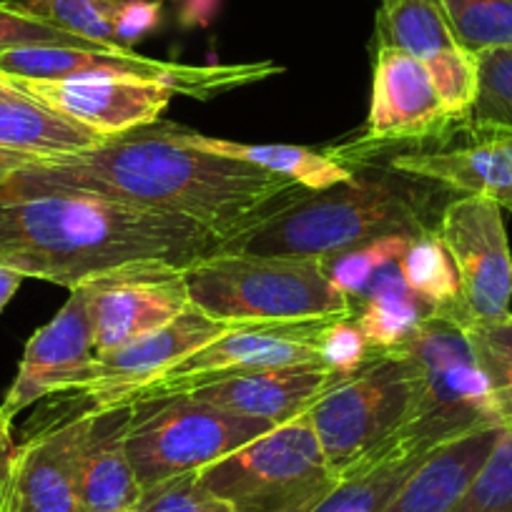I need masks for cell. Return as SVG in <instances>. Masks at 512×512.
Returning a JSON list of instances; mask_svg holds the SVG:
<instances>
[{
    "label": "cell",
    "mask_w": 512,
    "mask_h": 512,
    "mask_svg": "<svg viewBox=\"0 0 512 512\" xmlns=\"http://www.w3.org/2000/svg\"><path fill=\"white\" fill-rule=\"evenodd\" d=\"M161 21L159 0H123L121 16L116 23V38L121 48H131V43L149 36Z\"/></svg>",
    "instance_id": "37"
},
{
    "label": "cell",
    "mask_w": 512,
    "mask_h": 512,
    "mask_svg": "<svg viewBox=\"0 0 512 512\" xmlns=\"http://www.w3.org/2000/svg\"><path fill=\"white\" fill-rule=\"evenodd\" d=\"M455 126L442 106L430 71L405 51L379 46L374 51L372 98L359 139L327 151L334 161L369 159L392 146H420L445 139Z\"/></svg>",
    "instance_id": "10"
},
{
    "label": "cell",
    "mask_w": 512,
    "mask_h": 512,
    "mask_svg": "<svg viewBox=\"0 0 512 512\" xmlns=\"http://www.w3.org/2000/svg\"><path fill=\"white\" fill-rule=\"evenodd\" d=\"M445 512H512V427Z\"/></svg>",
    "instance_id": "33"
},
{
    "label": "cell",
    "mask_w": 512,
    "mask_h": 512,
    "mask_svg": "<svg viewBox=\"0 0 512 512\" xmlns=\"http://www.w3.org/2000/svg\"><path fill=\"white\" fill-rule=\"evenodd\" d=\"M427 314H432V309L407 289L400 267L392 264L359 294L352 319L372 352H392L410 339Z\"/></svg>",
    "instance_id": "24"
},
{
    "label": "cell",
    "mask_w": 512,
    "mask_h": 512,
    "mask_svg": "<svg viewBox=\"0 0 512 512\" xmlns=\"http://www.w3.org/2000/svg\"><path fill=\"white\" fill-rule=\"evenodd\" d=\"M374 354L352 317L332 319L319 337V362L342 379L354 377Z\"/></svg>",
    "instance_id": "35"
},
{
    "label": "cell",
    "mask_w": 512,
    "mask_h": 512,
    "mask_svg": "<svg viewBox=\"0 0 512 512\" xmlns=\"http://www.w3.org/2000/svg\"><path fill=\"white\" fill-rule=\"evenodd\" d=\"M505 427H485L432 450L382 512H445L480 472Z\"/></svg>",
    "instance_id": "21"
},
{
    "label": "cell",
    "mask_w": 512,
    "mask_h": 512,
    "mask_svg": "<svg viewBox=\"0 0 512 512\" xmlns=\"http://www.w3.org/2000/svg\"><path fill=\"white\" fill-rule=\"evenodd\" d=\"M8 6L53 28L101 46L121 48L116 23L123 0H6Z\"/></svg>",
    "instance_id": "28"
},
{
    "label": "cell",
    "mask_w": 512,
    "mask_h": 512,
    "mask_svg": "<svg viewBox=\"0 0 512 512\" xmlns=\"http://www.w3.org/2000/svg\"><path fill=\"white\" fill-rule=\"evenodd\" d=\"M430 452L397 437L390 447L379 450L362 467L344 475L337 490L314 512H382V507Z\"/></svg>",
    "instance_id": "25"
},
{
    "label": "cell",
    "mask_w": 512,
    "mask_h": 512,
    "mask_svg": "<svg viewBox=\"0 0 512 512\" xmlns=\"http://www.w3.org/2000/svg\"><path fill=\"white\" fill-rule=\"evenodd\" d=\"M103 136L0 81V149L36 161L86 154Z\"/></svg>",
    "instance_id": "22"
},
{
    "label": "cell",
    "mask_w": 512,
    "mask_h": 512,
    "mask_svg": "<svg viewBox=\"0 0 512 512\" xmlns=\"http://www.w3.org/2000/svg\"><path fill=\"white\" fill-rule=\"evenodd\" d=\"M374 41L405 51L425 66L460 51L442 0H379Z\"/></svg>",
    "instance_id": "26"
},
{
    "label": "cell",
    "mask_w": 512,
    "mask_h": 512,
    "mask_svg": "<svg viewBox=\"0 0 512 512\" xmlns=\"http://www.w3.org/2000/svg\"><path fill=\"white\" fill-rule=\"evenodd\" d=\"M118 512H136V510H134V507H128V510H118Z\"/></svg>",
    "instance_id": "41"
},
{
    "label": "cell",
    "mask_w": 512,
    "mask_h": 512,
    "mask_svg": "<svg viewBox=\"0 0 512 512\" xmlns=\"http://www.w3.org/2000/svg\"><path fill=\"white\" fill-rule=\"evenodd\" d=\"M18 46H66V48H111L101 43L86 41L73 33L53 28L38 18L26 16L16 11L3 0L0 3V48H18Z\"/></svg>",
    "instance_id": "36"
},
{
    "label": "cell",
    "mask_w": 512,
    "mask_h": 512,
    "mask_svg": "<svg viewBox=\"0 0 512 512\" xmlns=\"http://www.w3.org/2000/svg\"><path fill=\"white\" fill-rule=\"evenodd\" d=\"M332 319L314 322H272L236 324L206 347L196 349L154 382L144 384L118 405H146V402L179 397L201 384L214 382L224 374L246 369L294 367V364L319 362V337ZM116 407V405H113Z\"/></svg>",
    "instance_id": "11"
},
{
    "label": "cell",
    "mask_w": 512,
    "mask_h": 512,
    "mask_svg": "<svg viewBox=\"0 0 512 512\" xmlns=\"http://www.w3.org/2000/svg\"><path fill=\"white\" fill-rule=\"evenodd\" d=\"M221 244L194 221L43 184L26 169L0 181V267L26 279L76 289L126 267L189 269Z\"/></svg>",
    "instance_id": "1"
},
{
    "label": "cell",
    "mask_w": 512,
    "mask_h": 512,
    "mask_svg": "<svg viewBox=\"0 0 512 512\" xmlns=\"http://www.w3.org/2000/svg\"><path fill=\"white\" fill-rule=\"evenodd\" d=\"M33 179L111 201L179 216L229 239L302 186L259 166L189 149L174 123L108 136L86 154L26 166Z\"/></svg>",
    "instance_id": "2"
},
{
    "label": "cell",
    "mask_w": 512,
    "mask_h": 512,
    "mask_svg": "<svg viewBox=\"0 0 512 512\" xmlns=\"http://www.w3.org/2000/svg\"><path fill=\"white\" fill-rule=\"evenodd\" d=\"M505 211H510V214H512V204H507V206H505Z\"/></svg>",
    "instance_id": "42"
},
{
    "label": "cell",
    "mask_w": 512,
    "mask_h": 512,
    "mask_svg": "<svg viewBox=\"0 0 512 512\" xmlns=\"http://www.w3.org/2000/svg\"><path fill=\"white\" fill-rule=\"evenodd\" d=\"M472 349L490 382L497 412L505 427H512V312L500 319H460Z\"/></svg>",
    "instance_id": "30"
},
{
    "label": "cell",
    "mask_w": 512,
    "mask_h": 512,
    "mask_svg": "<svg viewBox=\"0 0 512 512\" xmlns=\"http://www.w3.org/2000/svg\"><path fill=\"white\" fill-rule=\"evenodd\" d=\"M477 96L465 128L475 136L512 134V48L477 53Z\"/></svg>",
    "instance_id": "29"
},
{
    "label": "cell",
    "mask_w": 512,
    "mask_h": 512,
    "mask_svg": "<svg viewBox=\"0 0 512 512\" xmlns=\"http://www.w3.org/2000/svg\"><path fill=\"white\" fill-rule=\"evenodd\" d=\"M452 36L470 56L512 48V0H442Z\"/></svg>",
    "instance_id": "31"
},
{
    "label": "cell",
    "mask_w": 512,
    "mask_h": 512,
    "mask_svg": "<svg viewBox=\"0 0 512 512\" xmlns=\"http://www.w3.org/2000/svg\"><path fill=\"white\" fill-rule=\"evenodd\" d=\"M184 279L191 304L226 324L354 317L352 302L314 259L216 251L184 269Z\"/></svg>",
    "instance_id": "4"
},
{
    "label": "cell",
    "mask_w": 512,
    "mask_h": 512,
    "mask_svg": "<svg viewBox=\"0 0 512 512\" xmlns=\"http://www.w3.org/2000/svg\"><path fill=\"white\" fill-rule=\"evenodd\" d=\"M390 169L455 194L487 196L502 209L512 204V134L475 136L455 149L397 151Z\"/></svg>",
    "instance_id": "19"
},
{
    "label": "cell",
    "mask_w": 512,
    "mask_h": 512,
    "mask_svg": "<svg viewBox=\"0 0 512 512\" xmlns=\"http://www.w3.org/2000/svg\"><path fill=\"white\" fill-rule=\"evenodd\" d=\"M412 369V412L397 437L425 450L485 427H505L465 324L432 312L400 344Z\"/></svg>",
    "instance_id": "5"
},
{
    "label": "cell",
    "mask_w": 512,
    "mask_h": 512,
    "mask_svg": "<svg viewBox=\"0 0 512 512\" xmlns=\"http://www.w3.org/2000/svg\"><path fill=\"white\" fill-rule=\"evenodd\" d=\"M136 512H234L224 497L204 485L199 470L141 487Z\"/></svg>",
    "instance_id": "34"
},
{
    "label": "cell",
    "mask_w": 512,
    "mask_h": 512,
    "mask_svg": "<svg viewBox=\"0 0 512 512\" xmlns=\"http://www.w3.org/2000/svg\"><path fill=\"white\" fill-rule=\"evenodd\" d=\"M78 445V495L83 512H118L139 500V482L126 452L134 405L83 412Z\"/></svg>",
    "instance_id": "20"
},
{
    "label": "cell",
    "mask_w": 512,
    "mask_h": 512,
    "mask_svg": "<svg viewBox=\"0 0 512 512\" xmlns=\"http://www.w3.org/2000/svg\"><path fill=\"white\" fill-rule=\"evenodd\" d=\"M234 512H314L339 485L307 415L199 470Z\"/></svg>",
    "instance_id": "6"
},
{
    "label": "cell",
    "mask_w": 512,
    "mask_h": 512,
    "mask_svg": "<svg viewBox=\"0 0 512 512\" xmlns=\"http://www.w3.org/2000/svg\"><path fill=\"white\" fill-rule=\"evenodd\" d=\"M86 415L46 422L18 452L8 512H83L78 495V445Z\"/></svg>",
    "instance_id": "18"
},
{
    "label": "cell",
    "mask_w": 512,
    "mask_h": 512,
    "mask_svg": "<svg viewBox=\"0 0 512 512\" xmlns=\"http://www.w3.org/2000/svg\"><path fill=\"white\" fill-rule=\"evenodd\" d=\"M174 136L189 149L206 151V154L224 156V159L244 161V164L259 166L274 176L292 179L307 191H322L329 186L347 184L357 171L334 161L327 151H314L307 146L289 144H241V141L216 139L204 136L199 131L174 123Z\"/></svg>",
    "instance_id": "23"
},
{
    "label": "cell",
    "mask_w": 512,
    "mask_h": 512,
    "mask_svg": "<svg viewBox=\"0 0 512 512\" xmlns=\"http://www.w3.org/2000/svg\"><path fill=\"white\" fill-rule=\"evenodd\" d=\"M36 164V159H28L23 154H13V151L0 149V181H6L8 176L16 174V171L26 169V166Z\"/></svg>",
    "instance_id": "40"
},
{
    "label": "cell",
    "mask_w": 512,
    "mask_h": 512,
    "mask_svg": "<svg viewBox=\"0 0 512 512\" xmlns=\"http://www.w3.org/2000/svg\"><path fill=\"white\" fill-rule=\"evenodd\" d=\"M231 327H236V324L211 319L209 314L191 304L181 317H176L166 327L144 334L126 347L116 349V352L93 359L86 382L78 390L56 397L61 402L81 405L76 415L113 407L139 387L154 382L156 377H161L166 369L179 364L191 352L206 347L216 337L229 332Z\"/></svg>",
    "instance_id": "14"
},
{
    "label": "cell",
    "mask_w": 512,
    "mask_h": 512,
    "mask_svg": "<svg viewBox=\"0 0 512 512\" xmlns=\"http://www.w3.org/2000/svg\"><path fill=\"white\" fill-rule=\"evenodd\" d=\"M339 382L342 377L329 372L322 362H312L224 374L186 395L211 402L221 410L272 422L274 427H279L307 415L317 405L319 397L327 395Z\"/></svg>",
    "instance_id": "17"
},
{
    "label": "cell",
    "mask_w": 512,
    "mask_h": 512,
    "mask_svg": "<svg viewBox=\"0 0 512 512\" xmlns=\"http://www.w3.org/2000/svg\"><path fill=\"white\" fill-rule=\"evenodd\" d=\"M272 430V422L221 410L194 395H179L134 405L126 452L139 487H149L201 470Z\"/></svg>",
    "instance_id": "8"
},
{
    "label": "cell",
    "mask_w": 512,
    "mask_h": 512,
    "mask_svg": "<svg viewBox=\"0 0 512 512\" xmlns=\"http://www.w3.org/2000/svg\"><path fill=\"white\" fill-rule=\"evenodd\" d=\"M6 86L36 98L43 106L91 128L93 134L118 136L151 126L179 96L171 86L136 76H78L58 81L0 78Z\"/></svg>",
    "instance_id": "15"
},
{
    "label": "cell",
    "mask_w": 512,
    "mask_h": 512,
    "mask_svg": "<svg viewBox=\"0 0 512 512\" xmlns=\"http://www.w3.org/2000/svg\"><path fill=\"white\" fill-rule=\"evenodd\" d=\"M502 211L487 196L460 194L447 201L437 216L435 231L457 269L465 319L510 314L512 251Z\"/></svg>",
    "instance_id": "12"
},
{
    "label": "cell",
    "mask_w": 512,
    "mask_h": 512,
    "mask_svg": "<svg viewBox=\"0 0 512 512\" xmlns=\"http://www.w3.org/2000/svg\"><path fill=\"white\" fill-rule=\"evenodd\" d=\"M18 452H21V445L13 440V422L0 412V512H8L13 482H16Z\"/></svg>",
    "instance_id": "38"
},
{
    "label": "cell",
    "mask_w": 512,
    "mask_h": 512,
    "mask_svg": "<svg viewBox=\"0 0 512 512\" xmlns=\"http://www.w3.org/2000/svg\"><path fill=\"white\" fill-rule=\"evenodd\" d=\"M83 287L96 357L116 352L134 339L166 327L191 307L184 269L166 264L118 269L88 279Z\"/></svg>",
    "instance_id": "13"
},
{
    "label": "cell",
    "mask_w": 512,
    "mask_h": 512,
    "mask_svg": "<svg viewBox=\"0 0 512 512\" xmlns=\"http://www.w3.org/2000/svg\"><path fill=\"white\" fill-rule=\"evenodd\" d=\"M23 274L13 272V269L8 267H0V312L8 307V302H11L13 297H16L18 287H21L23 282Z\"/></svg>",
    "instance_id": "39"
},
{
    "label": "cell",
    "mask_w": 512,
    "mask_h": 512,
    "mask_svg": "<svg viewBox=\"0 0 512 512\" xmlns=\"http://www.w3.org/2000/svg\"><path fill=\"white\" fill-rule=\"evenodd\" d=\"M412 239H415V236L390 234L382 236V239L367 241V244L344 251V254L339 256H332V259L324 262V272H327L329 284H332L342 297H347L354 307L359 294L369 287V282H372L382 269L400 262Z\"/></svg>",
    "instance_id": "32"
},
{
    "label": "cell",
    "mask_w": 512,
    "mask_h": 512,
    "mask_svg": "<svg viewBox=\"0 0 512 512\" xmlns=\"http://www.w3.org/2000/svg\"><path fill=\"white\" fill-rule=\"evenodd\" d=\"M284 68L274 61L224 63V66H189L176 61H156L131 48H66L18 46L0 48V78L58 81L78 76H136L159 81L189 98H214L251 83L267 81Z\"/></svg>",
    "instance_id": "9"
},
{
    "label": "cell",
    "mask_w": 512,
    "mask_h": 512,
    "mask_svg": "<svg viewBox=\"0 0 512 512\" xmlns=\"http://www.w3.org/2000/svg\"><path fill=\"white\" fill-rule=\"evenodd\" d=\"M397 267L407 289L432 312L462 307L457 269L435 229L417 234Z\"/></svg>",
    "instance_id": "27"
},
{
    "label": "cell",
    "mask_w": 512,
    "mask_h": 512,
    "mask_svg": "<svg viewBox=\"0 0 512 512\" xmlns=\"http://www.w3.org/2000/svg\"><path fill=\"white\" fill-rule=\"evenodd\" d=\"M412 392L410 362L392 349L319 397L307 417L339 480L397 440L410 420Z\"/></svg>",
    "instance_id": "7"
},
{
    "label": "cell",
    "mask_w": 512,
    "mask_h": 512,
    "mask_svg": "<svg viewBox=\"0 0 512 512\" xmlns=\"http://www.w3.org/2000/svg\"><path fill=\"white\" fill-rule=\"evenodd\" d=\"M420 179L392 171L357 176L322 191L299 189L236 231L219 251L289 256L327 262L332 256L390 234L417 236L435 229L430 189Z\"/></svg>",
    "instance_id": "3"
},
{
    "label": "cell",
    "mask_w": 512,
    "mask_h": 512,
    "mask_svg": "<svg viewBox=\"0 0 512 512\" xmlns=\"http://www.w3.org/2000/svg\"><path fill=\"white\" fill-rule=\"evenodd\" d=\"M93 359L91 314L86 287L81 284L71 289V297L56 317L28 339L16 379L0 405L3 417L13 422V417L36 402L78 390L91 372Z\"/></svg>",
    "instance_id": "16"
}]
</instances>
